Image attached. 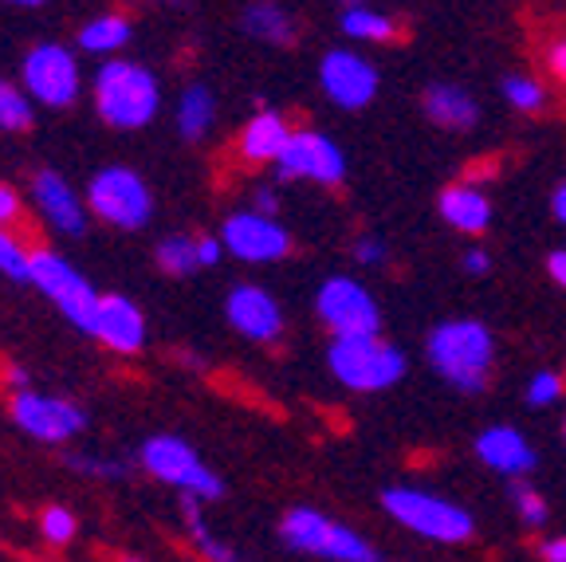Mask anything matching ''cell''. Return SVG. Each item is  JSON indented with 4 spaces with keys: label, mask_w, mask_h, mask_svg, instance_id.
<instances>
[{
    "label": "cell",
    "mask_w": 566,
    "mask_h": 562,
    "mask_svg": "<svg viewBox=\"0 0 566 562\" xmlns=\"http://www.w3.org/2000/svg\"><path fill=\"white\" fill-rule=\"evenodd\" d=\"M424 358L457 394H484L492 382L495 334L480 319H444L424 339Z\"/></svg>",
    "instance_id": "6da1fadb"
},
{
    "label": "cell",
    "mask_w": 566,
    "mask_h": 562,
    "mask_svg": "<svg viewBox=\"0 0 566 562\" xmlns=\"http://www.w3.org/2000/svg\"><path fill=\"white\" fill-rule=\"evenodd\" d=\"M95 115L115 131H142L161 111V83L138 60H106L91 80Z\"/></svg>",
    "instance_id": "7a4b0ae2"
},
{
    "label": "cell",
    "mask_w": 566,
    "mask_h": 562,
    "mask_svg": "<svg viewBox=\"0 0 566 562\" xmlns=\"http://www.w3.org/2000/svg\"><path fill=\"white\" fill-rule=\"evenodd\" d=\"M138 468L166 488H174V492L197 496L201 503L224 500V480L217 476V468L205 465L201 452L177 433H154V437L142 440Z\"/></svg>",
    "instance_id": "3957f363"
},
{
    "label": "cell",
    "mask_w": 566,
    "mask_h": 562,
    "mask_svg": "<svg viewBox=\"0 0 566 562\" xmlns=\"http://www.w3.org/2000/svg\"><path fill=\"white\" fill-rule=\"evenodd\" d=\"M327 366L335 382L354 394H381L406 378V354L381 339V334H358V339H331Z\"/></svg>",
    "instance_id": "277c9868"
},
{
    "label": "cell",
    "mask_w": 566,
    "mask_h": 562,
    "mask_svg": "<svg viewBox=\"0 0 566 562\" xmlns=\"http://www.w3.org/2000/svg\"><path fill=\"white\" fill-rule=\"evenodd\" d=\"M381 511L406 531L433 539V543H469L476 535L472 511H464L460 503L444 500L437 492H424V488H386L381 492Z\"/></svg>",
    "instance_id": "5b68a950"
},
{
    "label": "cell",
    "mask_w": 566,
    "mask_h": 562,
    "mask_svg": "<svg viewBox=\"0 0 566 562\" xmlns=\"http://www.w3.org/2000/svg\"><path fill=\"white\" fill-rule=\"evenodd\" d=\"M280 539L292 551L315 554V559H327V562H378V551L358 531L323 516L318 508H303V503L283 511Z\"/></svg>",
    "instance_id": "8992f818"
},
{
    "label": "cell",
    "mask_w": 566,
    "mask_h": 562,
    "mask_svg": "<svg viewBox=\"0 0 566 562\" xmlns=\"http://www.w3.org/2000/svg\"><path fill=\"white\" fill-rule=\"evenodd\" d=\"M32 288L60 308V315L67 319L75 331L91 334L95 331V311L103 303V295L95 291V283L71 264L67 256L55 248H32Z\"/></svg>",
    "instance_id": "52a82bcc"
},
{
    "label": "cell",
    "mask_w": 566,
    "mask_h": 562,
    "mask_svg": "<svg viewBox=\"0 0 566 562\" xmlns=\"http://www.w3.org/2000/svg\"><path fill=\"white\" fill-rule=\"evenodd\" d=\"M87 209L91 217H98L111 229L138 232L150 225L154 217V194L146 177L130 166H103L98 174H91L87 181Z\"/></svg>",
    "instance_id": "ba28073f"
},
{
    "label": "cell",
    "mask_w": 566,
    "mask_h": 562,
    "mask_svg": "<svg viewBox=\"0 0 566 562\" xmlns=\"http://www.w3.org/2000/svg\"><path fill=\"white\" fill-rule=\"evenodd\" d=\"M20 87L32 95L35 106H52V111H67L75 106L83 91V71L80 55L63 44H35L20 60Z\"/></svg>",
    "instance_id": "9c48e42d"
},
{
    "label": "cell",
    "mask_w": 566,
    "mask_h": 562,
    "mask_svg": "<svg viewBox=\"0 0 566 562\" xmlns=\"http://www.w3.org/2000/svg\"><path fill=\"white\" fill-rule=\"evenodd\" d=\"M315 315L327 326L331 339H358V334H381L378 299L350 275H327L315 291Z\"/></svg>",
    "instance_id": "30bf717a"
},
{
    "label": "cell",
    "mask_w": 566,
    "mask_h": 562,
    "mask_svg": "<svg viewBox=\"0 0 566 562\" xmlns=\"http://www.w3.org/2000/svg\"><path fill=\"white\" fill-rule=\"evenodd\" d=\"M12 422H17V429L24 437L40 440V445H67V440L87 433L91 417L71 397L20 389V394H12Z\"/></svg>",
    "instance_id": "8fae6325"
},
{
    "label": "cell",
    "mask_w": 566,
    "mask_h": 562,
    "mask_svg": "<svg viewBox=\"0 0 566 562\" xmlns=\"http://www.w3.org/2000/svg\"><path fill=\"white\" fill-rule=\"evenodd\" d=\"M275 177L280 181H315L338 189L346 181V154L335 138L318 131H295L287 149L275 162Z\"/></svg>",
    "instance_id": "7c38bea8"
},
{
    "label": "cell",
    "mask_w": 566,
    "mask_h": 562,
    "mask_svg": "<svg viewBox=\"0 0 566 562\" xmlns=\"http://www.w3.org/2000/svg\"><path fill=\"white\" fill-rule=\"evenodd\" d=\"M221 244L240 264H275L292 252V232L275 217H264L256 209H237L224 217Z\"/></svg>",
    "instance_id": "4fadbf2b"
},
{
    "label": "cell",
    "mask_w": 566,
    "mask_h": 562,
    "mask_svg": "<svg viewBox=\"0 0 566 562\" xmlns=\"http://www.w3.org/2000/svg\"><path fill=\"white\" fill-rule=\"evenodd\" d=\"M318 83L327 91V98L343 111H363L378 98L381 75L366 55L350 52V48H331L318 60Z\"/></svg>",
    "instance_id": "5bb4252c"
},
{
    "label": "cell",
    "mask_w": 566,
    "mask_h": 562,
    "mask_svg": "<svg viewBox=\"0 0 566 562\" xmlns=\"http://www.w3.org/2000/svg\"><path fill=\"white\" fill-rule=\"evenodd\" d=\"M32 201L40 209V217L48 220V229H55L60 237L80 240L91 225L87 197L75 194V185L60 174V169H40L32 177Z\"/></svg>",
    "instance_id": "9a60e30c"
},
{
    "label": "cell",
    "mask_w": 566,
    "mask_h": 562,
    "mask_svg": "<svg viewBox=\"0 0 566 562\" xmlns=\"http://www.w3.org/2000/svg\"><path fill=\"white\" fill-rule=\"evenodd\" d=\"M224 319L248 343H275L283 334V311L260 283H237L224 299Z\"/></svg>",
    "instance_id": "2e32d148"
},
{
    "label": "cell",
    "mask_w": 566,
    "mask_h": 562,
    "mask_svg": "<svg viewBox=\"0 0 566 562\" xmlns=\"http://www.w3.org/2000/svg\"><path fill=\"white\" fill-rule=\"evenodd\" d=\"M106 351L115 354H138L146 346V315L134 299L126 295H103L95 311V331H91Z\"/></svg>",
    "instance_id": "e0dca14e"
},
{
    "label": "cell",
    "mask_w": 566,
    "mask_h": 562,
    "mask_svg": "<svg viewBox=\"0 0 566 562\" xmlns=\"http://www.w3.org/2000/svg\"><path fill=\"white\" fill-rule=\"evenodd\" d=\"M472 448H476L480 465L492 468V472H500V476H507V480L531 476L535 472V465H539L535 448L527 445V437H523L515 425H488Z\"/></svg>",
    "instance_id": "ac0fdd59"
},
{
    "label": "cell",
    "mask_w": 566,
    "mask_h": 562,
    "mask_svg": "<svg viewBox=\"0 0 566 562\" xmlns=\"http://www.w3.org/2000/svg\"><path fill=\"white\" fill-rule=\"evenodd\" d=\"M421 111L429 123L452 134H464L480 123V103L457 83H429L421 91Z\"/></svg>",
    "instance_id": "d6986e66"
},
{
    "label": "cell",
    "mask_w": 566,
    "mask_h": 562,
    "mask_svg": "<svg viewBox=\"0 0 566 562\" xmlns=\"http://www.w3.org/2000/svg\"><path fill=\"white\" fill-rule=\"evenodd\" d=\"M437 209H441L444 225L464 232V237H480V232H488V225H492V201H488L484 189H476V185H469V181L444 185L441 197H437Z\"/></svg>",
    "instance_id": "ffe728a7"
},
{
    "label": "cell",
    "mask_w": 566,
    "mask_h": 562,
    "mask_svg": "<svg viewBox=\"0 0 566 562\" xmlns=\"http://www.w3.org/2000/svg\"><path fill=\"white\" fill-rule=\"evenodd\" d=\"M292 123L280 115V111H260V115L248 118V126L240 131V158L256 162V166H275L280 154L292 142Z\"/></svg>",
    "instance_id": "44dd1931"
},
{
    "label": "cell",
    "mask_w": 566,
    "mask_h": 562,
    "mask_svg": "<svg viewBox=\"0 0 566 562\" xmlns=\"http://www.w3.org/2000/svg\"><path fill=\"white\" fill-rule=\"evenodd\" d=\"M240 32H248L260 44L272 48H292L295 44V17L275 0H252L244 12H240Z\"/></svg>",
    "instance_id": "7402d4cb"
},
{
    "label": "cell",
    "mask_w": 566,
    "mask_h": 562,
    "mask_svg": "<svg viewBox=\"0 0 566 562\" xmlns=\"http://www.w3.org/2000/svg\"><path fill=\"white\" fill-rule=\"evenodd\" d=\"M181 519H186L189 543H193V551L201 554L205 562H244L237 547L224 543V539L209 528V519H205V503L197 500V496H181Z\"/></svg>",
    "instance_id": "603a6c76"
},
{
    "label": "cell",
    "mask_w": 566,
    "mask_h": 562,
    "mask_svg": "<svg viewBox=\"0 0 566 562\" xmlns=\"http://www.w3.org/2000/svg\"><path fill=\"white\" fill-rule=\"evenodd\" d=\"M174 123L186 142H201L212 131V123H217V95L205 83H189L181 91V98H177Z\"/></svg>",
    "instance_id": "cb8c5ba5"
},
{
    "label": "cell",
    "mask_w": 566,
    "mask_h": 562,
    "mask_svg": "<svg viewBox=\"0 0 566 562\" xmlns=\"http://www.w3.org/2000/svg\"><path fill=\"white\" fill-rule=\"evenodd\" d=\"M130 35H134L130 17H123V12H103V17L87 20V24L80 28V52L118 55L126 44H130Z\"/></svg>",
    "instance_id": "d4e9b609"
},
{
    "label": "cell",
    "mask_w": 566,
    "mask_h": 562,
    "mask_svg": "<svg viewBox=\"0 0 566 562\" xmlns=\"http://www.w3.org/2000/svg\"><path fill=\"white\" fill-rule=\"evenodd\" d=\"M338 28H343V35H350V40H363V44H394V40L401 35L398 20L386 17V12L366 9V4H358V9H343Z\"/></svg>",
    "instance_id": "484cf974"
},
{
    "label": "cell",
    "mask_w": 566,
    "mask_h": 562,
    "mask_svg": "<svg viewBox=\"0 0 566 562\" xmlns=\"http://www.w3.org/2000/svg\"><path fill=\"white\" fill-rule=\"evenodd\" d=\"M154 264L161 268L174 280H186V275L201 272V260H197V240L193 237H166L154 248Z\"/></svg>",
    "instance_id": "4316f807"
},
{
    "label": "cell",
    "mask_w": 566,
    "mask_h": 562,
    "mask_svg": "<svg viewBox=\"0 0 566 562\" xmlns=\"http://www.w3.org/2000/svg\"><path fill=\"white\" fill-rule=\"evenodd\" d=\"M35 123V103L20 83L0 80V131L9 134H24Z\"/></svg>",
    "instance_id": "83f0119b"
},
{
    "label": "cell",
    "mask_w": 566,
    "mask_h": 562,
    "mask_svg": "<svg viewBox=\"0 0 566 562\" xmlns=\"http://www.w3.org/2000/svg\"><path fill=\"white\" fill-rule=\"evenodd\" d=\"M0 275L12 283H32V252L9 229H0Z\"/></svg>",
    "instance_id": "f1b7e54d"
},
{
    "label": "cell",
    "mask_w": 566,
    "mask_h": 562,
    "mask_svg": "<svg viewBox=\"0 0 566 562\" xmlns=\"http://www.w3.org/2000/svg\"><path fill=\"white\" fill-rule=\"evenodd\" d=\"M507 496H512L515 511H520V519L527 523V528H543V523L551 519L547 500H543L539 488H531L527 476H520V480H507Z\"/></svg>",
    "instance_id": "f546056e"
},
{
    "label": "cell",
    "mask_w": 566,
    "mask_h": 562,
    "mask_svg": "<svg viewBox=\"0 0 566 562\" xmlns=\"http://www.w3.org/2000/svg\"><path fill=\"white\" fill-rule=\"evenodd\" d=\"M40 535L52 547L75 543V535H80V516L71 508H63V503H48V508L40 511Z\"/></svg>",
    "instance_id": "4dcf8cb0"
},
{
    "label": "cell",
    "mask_w": 566,
    "mask_h": 562,
    "mask_svg": "<svg viewBox=\"0 0 566 562\" xmlns=\"http://www.w3.org/2000/svg\"><path fill=\"white\" fill-rule=\"evenodd\" d=\"M504 98L520 111V115H539L543 106H547V91H543L539 80H531V75H507Z\"/></svg>",
    "instance_id": "1f68e13d"
},
{
    "label": "cell",
    "mask_w": 566,
    "mask_h": 562,
    "mask_svg": "<svg viewBox=\"0 0 566 562\" xmlns=\"http://www.w3.org/2000/svg\"><path fill=\"white\" fill-rule=\"evenodd\" d=\"M63 465L71 472L80 476H91V480H126L130 476V465L126 460H115V457H91V452H67Z\"/></svg>",
    "instance_id": "d6a6232c"
},
{
    "label": "cell",
    "mask_w": 566,
    "mask_h": 562,
    "mask_svg": "<svg viewBox=\"0 0 566 562\" xmlns=\"http://www.w3.org/2000/svg\"><path fill=\"white\" fill-rule=\"evenodd\" d=\"M563 394H566L563 374H555V370H539V374H531L527 405H535V409H547V405H555Z\"/></svg>",
    "instance_id": "836d02e7"
},
{
    "label": "cell",
    "mask_w": 566,
    "mask_h": 562,
    "mask_svg": "<svg viewBox=\"0 0 566 562\" xmlns=\"http://www.w3.org/2000/svg\"><path fill=\"white\" fill-rule=\"evenodd\" d=\"M354 260H358V264H366V268L386 264V244H381L378 237H363L358 244H354Z\"/></svg>",
    "instance_id": "e575fe53"
},
{
    "label": "cell",
    "mask_w": 566,
    "mask_h": 562,
    "mask_svg": "<svg viewBox=\"0 0 566 562\" xmlns=\"http://www.w3.org/2000/svg\"><path fill=\"white\" fill-rule=\"evenodd\" d=\"M543 63H547V71L555 75L558 83H566V35L551 40V44H547V55H543Z\"/></svg>",
    "instance_id": "d590c367"
},
{
    "label": "cell",
    "mask_w": 566,
    "mask_h": 562,
    "mask_svg": "<svg viewBox=\"0 0 566 562\" xmlns=\"http://www.w3.org/2000/svg\"><path fill=\"white\" fill-rule=\"evenodd\" d=\"M224 244L221 237H197V260H201V268H217L224 260Z\"/></svg>",
    "instance_id": "8d00e7d4"
},
{
    "label": "cell",
    "mask_w": 566,
    "mask_h": 562,
    "mask_svg": "<svg viewBox=\"0 0 566 562\" xmlns=\"http://www.w3.org/2000/svg\"><path fill=\"white\" fill-rule=\"evenodd\" d=\"M17 217H20V194L12 185L0 181V229H9Z\"/></svg>",
    "instance_id": "74e56055"
},
{
    "label": "cell",
    "mask_w": 566,
    "mask_h": 562,
    "mask_svg": "<svg viewBox=\"0 0 566 562\" xmlns=\"http://www.w3.org/2000/svg\"><path fill=\"white\" fill-rule=\"evenodd\" d=\"M248 209L264 212V217H280V194H275L272 185H260L256 194H252V205Z\"/></svg>",
    "instance_id": "f35d334b"
},
{
    "label": "cell",
    "mask_w": 566,
    "mask_h": 562,
    "mask_svg": "<svg viewBox=\"0 0 566 562\" xmlns=\"http://www.w3.org/2000/svg\"><path fill=\"white\" fill-rule=\"evenodd\" d=\"M460 268H464L469 275H488V272H492V256L480 252V248H469V252H464V260H460Z\"/></svg>",
    "instance_id": "ab89813d"
},
{
    "label": "cell",
    "mask_w": 566,
    "mask_h": 562,
    "mask_svg": "<svg viewBox=\"0 0 566 562\" xmlns=\"http://www.w3.org/2000/svg\"><path fill=\"white\" fill-rule=\"evenodd\" d=\"M547 275L566 291V248H558V252L547 256Z\"/></svg>",
    "instance_id": "60d3db41"
},
{
    "label": "cell",
    "mask_w": 566,
    "mask_h": 562,
    "mask_svg": "<svg viewBox=\"0 0 566 562\" xmlns=\"http://www.w3.org/2000/svg\"><path fill=\"white\" fill-rule=\"evenodd\" d=\"M551 217H555L558 225L566 229V177L555 185V194H551Z\"/></svg>",
    "instance_id": "b9f144b4"
},
{
    "label": "cell",
    "mask_w": 566,
    "mask_h": 562,
    "mask_svg": "<svg viewBox=\"0 0 566 562\" xmlns=\"http://www.w3.org/2000/svg\"><path fill=\"white\" fill-rule=\"evenodd\" d=\"M539 554H543V562H566V535L547 539V543L539 547Z\"/></svg>",
    "instance_id": "7bdbcfd3"
},
{
    "label": "cell",
    "mask_w": 566,
    "mask_h": 562,
    "mask_svg": "<svg viewBox=\"0 0 566 562\" xmlns=\"http://www.w3.org/2000/svg\"><path fill=\"white\" fill-rule=\"evenodd\" d=\"M9 386H12V394H20V389H32V382H28V370L9 366Z\"/></svg>",
    "instance_id": "ee69618b"
},
{
    "label": "cell",
    "mask_w": 566,
    "mask_h": 562,
    "mask_svg": "<svg viewBox=\"0 0 566 562\" xmlns=\"http://www.w3.org/2000/svg\"><path fill=\"white\" fill-rule=\"evenodd\" d=\"M4 4H20V9H40V4H48V0H4Z\"/></svg>",
    "instance_id": "f6af8a7d"
},
{
    "label": "cell",
    "mask_w": 566,
    "mask_h": 562,
    "mask_svg": "<svg viewBox=\"0 0 566 562\" xmlns=\"http://www.w3.org/2000/svg\"><path fill=\"white\" fill-rule=\"evenodd\" d=\"M346 9H358V4H366V0H343Z\"/></svg>",
    "instance_id": "bcb514c9"
},
{
    "label": "cell",
    "mask_w": 566,
    "mask_h": 562,
    "mask_svg": "<svg viewBox=\"0 0 566 562\" xmlns=\"http://www.w3.org/2000/svg\"><path fill=\"white\" fill-rule=\"evenodd\" d=\"M123 562H146V559H138V554H130V559H123Z\"/></svg>",
    "instance_id": "7dc6e473"
},
{
    "label": "cell",
    "mask_w": 566,
    "mask_h": 562,
    "mask_svg": "<svg viewBox=\"0 0 566 562\" xmlns=\"http://www.w3.org/2000/svg\"><path fill=\"white\" fill-rule=\"evenodd\" d=\"M563 440H566V422H563Z\"/></svg>",
    "instance_id": "c3c4849f"
}]
</instances>
